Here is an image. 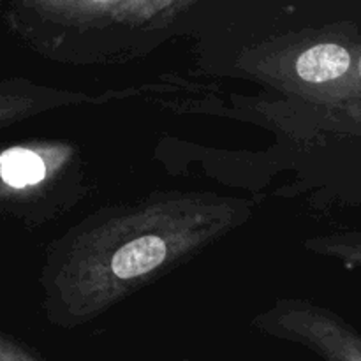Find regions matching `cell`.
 <instances>
[{"label": "cell", "instance_id": "1", "mask_svg": "<svg viewBox=\"0 0 361 361\" xmlns=\"http://www.w3.org/2000/svg\"><path fill=\"white\" fill-rule=\"evenodd\" d=\"M252 215V200L203 190H162L92 212L46 249L39 277L46 319L63 330L88 324Z\"/></svg>", "mask_w": 361, "mask_h": 361}, {"label": "cell", "instance_id": "2", "mask_svg": "<svg viewBox=\"0 0 361 361\" xmlns=\"http://www.w3.org/2000/svg\"><path fill=\"white\" fill-rule=\"evenodd\" d=\"M194 7L182 0H21L4 16L46 59L95 63L148 53Z\"/></svg>", "mask_w": 361, "mask_h": 361}, {"label": "cell", "instance_id": "3", "mask_svg": "<svg viewBox=\"0 0 361 361\" xmlns=\"http://www.w3.org/2000/svg\"><path fill=\"white\" fill-rule=\"evenodd\" d=\"M360 51L361 39L348 25L302 28L245 48L236 69L328 113L348 94Z\"/></svg>", "mask_w": 361, "mask_h": 361}, {"label": "cell", "instance_id": "4", "mask_svg": "<svg viewBox=\"0 0 361 361\" xmlns=\"http://www.w3.org/2000/svg\"><path fill=\"white\" fill-rule=\"evenodd\" d=\"M87 168L71 141L28 140L0 147V217L46 224L85 200Z\"/></svg>", "mask_w": 361, "mask_h": 361}, {"label": "cell", "instance_id": "5", "mask_svg": "<svg viewBox=\"0 0 361 361\" xmlns=\"http://www.w3.org/2000/svg\"><path fill=\"white\" fill-rule=\"evenodd\" d=\"M257 331L293 342L324 361H361V334L334 310L303 298H277L252 319Z\"/></svg>", "mask_w": 361, "mask_h": 361}, {"label": "cell", "instance_id": "6", "mask_svg": "<svg viewBox=\"0 0 361 361\" xmlns=\"http://www.w3.org/2000/svg\"><path fill=\"white\" fill-rule=\"evenodd\" d=\"M113 95H90L83 92L63 90V88L48 87L35 83L25 78H6L0 80V130L14 126L18 122L44 115L60 108H71L80 104H99Z\"/></svg>", "mask_w": 361, "mask_h": 361}, {"label": "cell", "instance_id": "7", "mask_svg": "<svg viewBox=\"0 0 361 361\" xmlns=\"http://www.w3.org/2000/svg\"><path fill=\"white\" fill-rule=\"evenodd\" d=\"M303 247L312 254L334 257L349 267L361 268V233H331L303 240Z\"/></svg>", "mask_w": 361, "mask_h": 361}, {"label": "cell", "instance_id": "8", "mask_svg": "<svg viewBox=\"0 0 361 361\" xmlns=\"http://www.w3.org/2000/svg\"><path fill=\"white\" fill-rule=\"evenodd\" d=\"M324 118L334 129L344 133H361V51L348 94L324 115Z\"/></svg>", "mask_w": 361, "mask_h": 361}, {"label": "cell", "instance_id": "9", "mask_svg": "<svg viewBox=\"0 0 361 361\" xmlns=\"http://www.w3.org/2000/svg\"><path fill=\"white\" fill-rule=\"evenodd\" d=\"M0 361H44L23 342L0 330Z\"/></svg>", "mask_w": 361, "mask_h": 361}]
</instances>
